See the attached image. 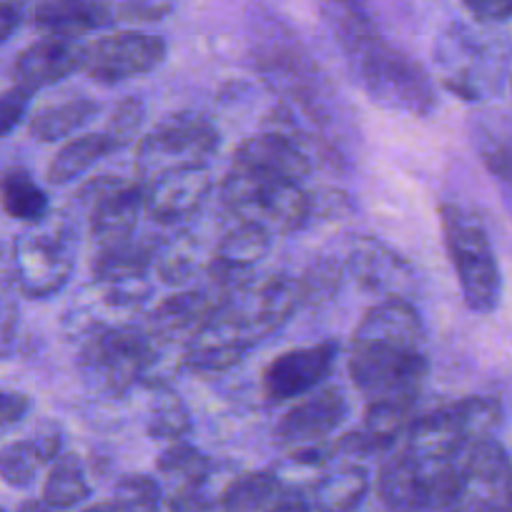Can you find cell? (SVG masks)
Wrapping results in <instances>:
<instances>
[{"label": "cell", "instance_id": "37", "mask_svg": "<svg viewBox=\"0 0 512 512\" xmlns=\"http://www.w3.org/2000/svg\"><path fill=\"white\" fill-rule=\"evenodd\" d=\"M174 8V0H121L113 11V21H161Z\"/></svg>", "mask_w": 512, "mask_h": 512}, {"label": "cell", "instance_id": "7", "mask_svg": "<svg viewBox=\"0 0 512 512\" xmlns=\"http://www.w3.org/2000/svg\"><path fill=\"white\" fill-rule=\"evenodd\" d=\"M76 204L86 211L96 249H108L134 239L144 211V191L139 181H121L106 174L86 181L76 191Z\"/></svg>", "mask_w": 512, "mask_h": 512}, {"label": "cell", "instance_id": "31", "mask_svg": "<svg viewBox=\"0 0 512 512\" xmlns=\"http://www.w3.org/2000/svg\"><path fill=\"white\" fill-rule=\"evenodd\" d=\"M146 432L154 440L179 442L181 437L191 432V412L179 395H174L166 387H156V395L149 407V420H146Z\"/></svg>", "mask_w": 512, "mask_h": 512}, {"label": "cell", "instance_id": "20", "mask_svg": "<svg viewBox=\"0 0 512 512\" xmlns=\"http://www.w3.org/2000/svg\"><path fill=\"white\" fill-rule=\"evenodd\" d=\"M31 23L46 36L76 41L113 23V8L106 0H41L33 8Z\"/></svg>", "mask_w": 512, "mask_h": 512}, {"label": "cell", "instance_id": "12", "mask_svg": "<svg viewBox=\"0 0 512 512\" xmlns=\"http://www.w3.org/2000/svg\"><path fill=\"white\" fill-rule=\"evenodd\" d=\"M211 174L206 166H184L171 169L154 179L144 181V211L159 224H176L196 214L206 196L211 194Z\"/></svg>", "mask_w": 512, "mask_h": 512}, {"label": "cell", "instance_id": "30", "mask_svg": "<svg viewBox=\"0 0 512 512\" xmlns=\"http://www.w3.org/2000/svg\"><path fill=\"white\" fill-rule=\"evenodd\" d=\"M0 206L11 219L41 221L48 211V199L26 171H11L0 179Z\"/></svg>", "mask_w": 512, "mask_h": 512}, {"label": "cell", "instance_id": "40", "mask_svg": "<svg viewBox=\"0 0 512 512\" xmlns=\"http://www.w3.org/2000/svg\"><path fill=\"white\" fill-rule=\"evenodd\" d=\"M31 410V400L21 392H3L0 390V430L16 425Z\"/></svg>", "mask_w": 512, "mask_h": 512}, {"label": "cell", "instance_id": "3", "mask_svg": "<svg viewBox=\"0 0 512 512\" xmlns=\"http://www.w3.org/2000/svg\"><path fill=\"white\" fill-rule=\"evenodd\" d=\"M440 224L465 304L472 312H492L500 304L502 279L485 226L457 204L440 206Z\"/></svg>", "mask_w": 512, "mask_h": 512}, {"label": "cell", "instance_id": "14", "mask_svg": "<svg viewBox=\"0 0 512 512\" xmlns=\"http://www.w3.org/2000/svg\"><path fill=\"white\" fill-rule=\"evenodd\" d=\"M344 415H347V402L342 392L337 387H324L282 417L277 427V440L287 450L327 445V437L342 425Z\"/></svg>", "mask_w": 512, "mask_h": 512}, {"label": "cell", "instance_id": "2", "mask_svg": "<svg viewBox=\"0 0 512 512\" xmlns=\"http://www.w3.org/2000/svg\"><path fill=\"white\" fill-rule=\"evenodd\" d=\"M154 339L134 324L96 329L78 352V369L86 387L103 397H123L149 374Z\"/></svg>", "mask_w": 512, "mask_h": 512}, {"label": "cell", "instance_id": "13", "mask_svg": "<svg viewBox=\"0 0 512 512\" xmlns=\"http://www.w3.org/2000/svg\"><path fill=\"white\" fill-rule=\"evenodd\" d=\"M224 299L226 297L216 287L184 289V292L171 294L164 302L156 304L154 312L149 314L146 332L156 342L189 344L204 329V324L214 317Z\"/></svg>", "mask_w": 512, "mask_h": 512}, {"label": "cell", "instance_id": "33", "mask_svg": "<svg viewBox=\"0 0 512 512\" xmlns=\"http://www.w3.org/2000/svg\"><path fill=\"white\" fill-rule=\"evenodd\" d=\"M156 467L164 477H169L171 485H181V482H196L204 480L214 472L209 457L199 452L196 447L186 445V442H174L166 447L156 460Z\"/></svg>", "mask_w": 512, "mask_h": 512}, {"label": "cell", "instance_id": "41", "mask_svg": "<svg viewBox=\"0 0 512 512\" xmlns=\"http://www.w3.org/2000/svg\"><path fill=\"white\" fill-rule=\"evenodd\" d=\"M21 23V8L16 0H0V43H6Z\"/></svg>", "mask_w": 512, "mask_h": 512}, {"label": "cell", "instance_id": "18", "mask_svg": "<svg viewBox=\"0 0 512 512\" xmlns=\"http://www.w3.org/2000/svg\"><path fill=\"white\" fill-rule=\"evenodd\" d=\"M83 56H86V46L81 43L71 38L46 36L16 58L13 76L18 86L38 91V88L66 81L76 71H83Z\"/></svg>", "mask_w": 512, "mask_h": 512}, {"label": "cell", "instance_id": "25", "mask_svg": "<svg viewBox=\"0 0 512 512\" xmlns=\"http://www.w3.org/2000/svg\"><path fill=\"white\" fill-rule=\"evenodd\" d=\"M56 435L31 437V440L11 442L0 450V477L13 487H26L36 480L41 467L58 457Z\"/></svg>", "mask_w": 512, "mask_h": 512}, {"label": "cell", "instance_id": "15", "mask_svg": "<svg viewBox=\"0 0 512 512\" xmlns=\"http://www.w3.org/2000/svg\"><path fill=\"white\" fill-rule=\"evenodd\" d=\"M249 294L251 297L246 307L236 297L229 299L244 317V324L254 344L277 332L279 327H284L292 319V314L302 307L297 279L287 277V274H272L256 287L249 284Z\"/></svg>", "mask_w": 512, "mask_h": 512}, {"label": "cell", "instance_id": "44", "mask_svg": "<svg viewBox=\"0 0 512 512\" xmlns=\"http://www.w3.org/2000/svg\"><path fill=\"white\" fill-rule=\"evenodd\" d=\"M81 512H113V510H111V505H108V502H101V505H91V507H86V510H81Z\"/></svg>", "mask_w": 512, "mask_h": 512}, {"label": "cell", "instance_id": "29", "mask_svg": "<svg viewBox=\"0 0 512 512\" xmlns=\"http://www.w3.org/2000/svg\"><path fill=\"white\" fill-rule=\"evenodd\" d=\"M88 495H91V487L86 482L81 460L76 455L56 457L43 485V502L51 510H68L86 500Z\"/></svg>", "mask_w": 512, "mask_h": 512}, {"label": "cell", "instance_id": "17", "mask_svg": "<svg viewBox=\"0 0 512 512\" xmlns=\"http://www.w3.org/2000/svg\"><path fill=\"white\" fill-rule=\"evenodd\" d=\"M467 445H470V437H467L457 402L437 407V410L412 420L407 427L405 452L417 462L457 460Z\"/></svg>", "mask_w": 512, "mask_h": 512}, {"label": "cell", "instance_id": "16", "mask_svg": "<svg viewBox=\"0 0 512 512\" xmlns=\"http://www.w3.org/2000/svg\"><path fill=\"white\" fill-rule=\"evenodd\" d=\"M231 166L254 171V174H262L267 179L292 181V184H302L312 171L309 156L294 141L272 134V131L241 141L239 149L234 151Z\"/></svg>", "mask_w": 512, "mask_h": 512}, {"label": "cell", "instance_id": "1", "mask_svg": "<svg viewBox=\"0 0 512 512\" xmlns=\"http://www.w3.org/2000/svg\"><path fill=\"white\" fill-rule=\"evenodd\" d=\"M324 13L372 101L410 116H427L435 108L425 68L379 36L364 0H327Z\"/></svg>", "mask_w": 512, "mask_h": 512}, {"label": "cell", "instance_id": "42", "mask_svg": "<svg viewBox=\"0 0 512 512\" xmlns=\"http://www.w3.org/2000/svg\"><path fill=\"white\" fill-rule=\"evenodd\" d=\"M264 512H312V507H309L302 497H282V500H277Z\"/></svg>", "mask_w": 512, "mask_h": 512}, {"label": "cell", "instance_id": "10", "mask_svg": "<svg viewBox=\"0 0 512 512\" xmlns=\"http://www.w3.org/2000/svg\"><path fill=\"white\" fill-rule=\"evenodd\" d=\"M251 347L254 342H251L244 317L236 304L226 297L214 317L204 324V329L189 344H184L181 362L191 372H226L239 364Z\"/></svg>", "mask_w": 512, "mask_h": 512}, {"label": "cell", "instance_id": "32", "mask_svg": "<svg viewBox=\"0 0 512 512\" xmlns=\"http://www.w3.org/2000/svg\"><path fill=\"white\" fill-rule=\"evenodd\" d=\"M344 277H347V269H344L342 262H337L332 256L314 259V262L304 269L302 277H297L302 307H319V304L337 297Z\"/></svg>", "mask_w": 512, "mask_h": 512}, {"label": "cell", "instance_id": "11", "mask_svg": "<svg viewBox=\"0 0 512 512\" xmlns=\"http://www.w3.org/2000/svg\"><path fill=\"white\" fill-rule=\"evenodd\" d=\"M337 359V344L319 342L312 347L289 349L279 354L262 377V390L269 402H287L309 395L324 382Z\"/></svg>", "mask_w": 512, "mask_h": 512}, {"label": "cell", "instance_id": "28", "mask_svg": "<svg viewBox=\"0 0 512 512\" xmlns=\"http://www.w3.org/2000/svg\"><path fill=\"white\" fill-rule=\"evenodd\" d=\"M108 154H113V146L103 131L101 134H86L71 139L53 156L51 166H48V181L51 184H68L76 176H81L83 171L91 169L93 164L106 159Z\"/></svg>", "mask_w": 512, "mask_h": 512}, {"label": "cell", "instance_id": "9", "mask_svg": "<svg viewBox=\"0 0 512 512\" xmlns=\"http://www.w3.org/2000/svg\"><path fill=\"white\" fill-rule=\"evenodd\" d=\"M166 58V41L144 31H118L86 46L83 71L98 83H121L156 71Z\"/></svg>", "mask_w": 512, "mask_h": 512}, {"label": "cell", "instance_id": "24", "mask_svg": "<svg viewBox=\"0 0 512 512\" xmlns=\"http://www.w3.org/2000/svg\"><path fill=\"white\" fill-rule=\"evenodd\" d=\"M369 490V477L364 467L344 465L339 470L324 472L312 485L309 507L317 512H354L362 505Z\"/></svg>", "mask_w": 512, "mask_h": 512}, {"label": "cell", "instance_id": "21", "mask_svg": "<svg viewBox=\"0 0 512 512\" xmlns=\"http://www.w3.org/2000/svg\"><path fill=\"white\" fill-rule=\"evenodd\" d=\"M344 269L364 289L390 294L387 299H402L397 297V292L410 282L407 264L402 262L395 251H390L387 246L374 239H359L352 246V251H349V259L344 262Z\"/></svg>", "mask_w": 512, "mask_h": 512}, {"label": "cell", "instance_id": "19", "mask_svg": "<svg viewBox=\"0 0 512 512\" xmlns=\"http://www.w3.org/2000/svg\"><path fill=\"white\" fill-rule=\"evenodd\" d=\"M352 342L422 349L425 347V324L407 299H384L364 314L362 322L354 329Z\"/></svg>", "mask_w": 512, "mask_h": 512}, {"label": "cell", "instance_id": "26", "mask_svg": "<svg viewBox=\"0 0 512 512\" xmlns=\"http://www.w3.org/2000/svg\"><path fill=\"white\" fill-rule=\"evenodd\" d=\"M101 111L96 101L91 98H71V101L53 103V106L41 108L36 116L28 123V134L38 141H53L68 139L71 134H76L78 128L86 126L96 113Z\"/></svg>", "mask_w": 512, "mask_h": 512}, {"label": "cell", "instance_id": "8", "mask_svg": "<svg viewBox=\"0 0 512 512\" xmlns=\"http://www.w3.org/2000/svg\"><path fill=\"white\" fill-rule=\"evenodd\" d=\"M76 264V244L66 224L43 226L16 244V277L31 297H48L68 282Z\"/></svg>", "mask_w": 512, "mask_h": 512}, {"label": "cell", "instance_id": "36", "mask_svg": "<svg viewBox=\"0 0 512 512\" xmlns=\"http://www.w3.org/2000/svg\"><path fill=\"white\" fill-rule=\"evenodd\" d=\"M31 98L33 91L18 86V83L13 88H8V91L0 93V139L11 134L13 128L26 118Z\"/></svg>", "mask_w": 512, "mask_h": 512}, {"label": "cell", "instance_id": "43", "mask_svg": "<svg viewBox=\"0 0 512 512\" xmlns=\"http://www.w3.org/2000/svg\"><path fill=\"white\" fill-rule=\"evenodd\" d=\"M18 512H53L46 502H26Z\"/></svg>", "mask_w": 512, "mask_h": 512}, {"label": "cell", "instance_id": "39", "mask_svg": "<svg viewBox=\"0 0 512 512\" xmlns=\"http://www.w3.org/2000/svg\"><path fill=\"white\" fill-rule=\"evenodd\" d=\"M462 6L485 23H505L512 18V0H462Z\"/></svg>", "mask_w": 512, "mask_h": 512}, {"label": "cell", "instance_id": "6", "mask_svg": "<svg viewBox=\"0 0 512 512\" xmlns=\"http://www.w3.org/2000/svg\"><path fill=\"white\" fill-rule=\"evenodd\" d=\"M219 146L216 126L201 113H174L164 118L136 146L139 184L171 169L206 166V159Z\"/></svg>", "mask_w": 512, "mask_h": 512}, {"label": "cell", "instance_id": "45", "mask_svg": "<svg viewBox=\"0 0 512 512\" xmlns=\"http://www.w3.org/2000/svg\"><path fill=\"white\" fill-rule=\"evenodd\" d=\"M507 510H512V470H510V482H507Z\"/></svg>", "mask_w": 512, "mask_h": 512}, {"label": "cell", "instance_id": "22", "mask_svg": "<svg viewBox=\"0 0 512 512\" xmlns=\"http://www.w3.org/2000/svg\"><path fill=\"white\" fill-rule=\"evenodd\" d=\"M379 500L390 512H427V487L415 457L400 452L387 457L377 477Z\"/></svg>", "mask_w": 512, "mask_h": 512}, {"label": "cell", "instance_id": "27", "mask_svg": "<svg viewBox=\"0 0 512 512\" xmlns=\"http://www.w3.org/2000/svg\"><path fill=\"white\" fill-rule=\"evenodd\" d=\"M282 497L284 492L272 470L246 472L226 482L219 505L224 512H259L269 510Z\"/></svg>", "mask_w": 512, "mask_h": 512}, {"label": "cell", "instance_id": "5", "mask_svg": "<svg viewBox=\"0 0 512 512\" xmlns=\"http://www.w3.org/2000/svg\"><path fill=\"white\" fill-rule=\"evenodd\" d=\"M430 362L422 349L352 342L349 374L367 402H392L415 410Z\"/></svg>", "mask_w": 512, "mask_h": 512}, {"label": "cell", "instance_id": "4", "mask_svg": "<svg viewBox=\"0 0 512 512\" xmlns=\"http://www.w3.org/2000/svg\"><path fill=\"white\" fill-rule=\"evenodd\" d=\"M221 204L239 221L262 226L269 234H294L309 224V194L302 184L267 179L254 171L234 169L219 186Z\"/></svg>", "mask_w": 512, "mask_h": 512}, {"label": "cell", "instance_id": "23", "mask_svg": "<svg viewBox=\"0 0 512 512\" xmlns=\"http://www.w3.org/2000/svg\"><path fill=\"white\" fill-rule=\"evenodd\" d=\"M156 259V244L151 241H123V244L96 249L91 262L93 282L101 287H126L149 274Z\"/></svg>", "mask_w": 512, "mask_h": 512}, {"label": "cell", "instance_id": "34", "mask_svg": "<svg viewBox=\"0 0 512 512\" xmlns=\"http://www.w3.org/2000/svg\"><path fill=\"white\" fill-rule=\"evenodd\" d=\"M108 505L113 512H159L161 490L146 475H123L113 487Z\"/></svg>", "mask_w": 512, "mask_h": 512}, {"label": "cell", "instance_id": "38", "mask_svg": "<svg viewBox=\"0 0 512 512\" xmlns=\"http://www.w3.org/2000/svg\"><path fill=\"white\" fill-rule=\"evenodd\" d=\"M485 164L490 174L495 176L497 184L502 186V191H505L507 204L512 206V141L492 146L485 154Z\"/></svg>", "mask_w": 512, "mask_h": 512}, {"label": "cell", "instance_id": "35", "mask_svg": "<svg viewBox=\"0 0 512 512\" xmlns=\"http://www.w3.org/2000/svg\"><path fill=\"white\" fill-rule=\"evenodd\" d=\"M144 116H146V106L144 101L136 96L123 98V101L113 108L111 118H108L106 128H103V134H106V139L111 141L113 151L126 149V146L136 139L141 123H144Z\"/></svg>", "mask_w": 512, "mask_h": 512}]
</instances>
